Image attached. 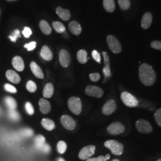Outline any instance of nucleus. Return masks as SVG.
I'll return each mask as SVG.
<instances>
[{
    "instance_id": "obj_48",
    "label": "nucleus",
    "mask_w": 161,
    "mask_h": 161,
    "mask_svg": "<svg viewBox=\"0 0 161 161\" xmlns=\"http://www.w3.org/2000/svg\"><path fill=\"white\" fill-rule=\"evenodd\" d=\"M6 1H17V0H6Z\"/></svg>"
},
{
    "instance_id": "obj_27",
    "label": "nucleus",
    "mask_w": 161,
    "mask_h": 161,
    "mask_svg": "<svg viewBox=\"0 0 161 161\" xmlns=\"http://www.w3.org/2000/svg\"><path fill=\"white\" fill-rule=\"evenodd\" d=\"M4 102L6 106L10 110H15L17 108V103L14 98L12 97H6L4 99Z\"/></svg>"
},
{
    "instance_id": "obj_38",
    "label": "nucleus",
    "mask_w": 161,
    "mask_h": 161,
    "mask_svg": "<svg viewBox=\"0 0 161 161\" xmlns=\"http://www.w3.org/2000/svg\"><path fill=\"white\" fill-rule=\"evenodd\" d=\"M155 119L158 125L161 127V108L156 111L155 114Z\"/></svg>"
},
{
    "instance_id": "obj_3",
    "label": "nucleus",
    "mask_w": 161,
    "mask_h": 161,
    "mask_svg": "<svg viewBox=\"0 0 161 161\" xmlns=\"http://www.w3.org/2000/svg\"><path fill=\"white\" fill-rule=\"evenodd\" d=\"M68 107L70 110L75 115H80L82 111V102L80 98L72 97L68 100Z\"/></svg>"
},
{
    "instance_id": "obj_42",
    "label": "nucleus",
    "mask_w": 161,
    "mask_h": 161,
    "mask_svg": "<svg viewBox=\"0 0 161 161\" xmlns=\"http://www.w3.org/2000/svg\"><path fill=\"white\" fill-rule=\"evenodd\" d=\"M4 88L6 89V91H7L8 92H12V93H16L17 92L16 88L9 84H6V85L4 86Z\"/></svg>"
},
{
    "instance_id": "obj_16",
    "label": "nucleus",
    "mask_w": 161,
    "mask_h": 161,
    "mask_svg": "<svg viewBox=\"0 0 161 161\" xmlns=\"http://www.w3.org/2000/svg\"><path fill=\"white\" fill-rule=\"evenodd\" d=\"M152 20L153 17L152 13L150 12L146 13L142 17L141 22V26L142 28L144 29H149L152 22Z\"/></svg>"
},
{
    "instance_id": "obj_11",
    "label": "nucleus",
    "mask_w": 161,
    "mask_h": 161,
    "mask_svg": "<svg viewBox=\"0 0 161 161\" xmlns=\"http://www.w3.org/2000/svg\"><path fill=\"white\" fill-rule=\"evenodd\" d=\"M102 54L104 58V66L103 69V72L104 75V82H106V80L107 79H109L110 77L112 76L110 68V59L109 57L108 54V53L106 52H102Z\"/></svg>"
},
{
    "instance_id": "obj_23",
    "label": "nucleus",
    "mask_w": 161,
    "mask_h": 161,
    "mask_svg": "<svg viewBox=\"0 0 161 161\" xmlns=\"http://www.w3.org/2000/svg\"><path fill=\"white\" fill-rule=\"evenodd\" d=\"M54 86L52 83H47L43 90V96L46 98L52 97L54 94Z\"/></svg>"
},
{
    "instance_id": "obj_40",
    "label": "nucleus",
    "mask_w": 161,
    "mask_h": 161,
    "mask_svg": "<svg viewBox=\"0 0 161 161\" xmlns=\"http://www.w3.org/2000/svg\"><path fill=\"white\" fill-rule=\"evenodd\" d=\"M150 46L154 49L161 50V41H152L151 42Z\"/></svg>"
},
{
    "instance_id": "obj_17",
    "label": "nucleus",
    "mask_w": 161,
    "mask_h": 161,
    "mask_svg": "<svg viewBox=\"0 0 161 161\" xmlns=\"http://www.w3.org/2000/svg\"><path fill=\"white\" fill-rule=\"evenodd\" d=\"M30 68L33 74L36 78L39 79H43L44 78V75L42 69L35 62H32L30 64Z\"/></svg>"
},
{
    "instance_id": "obj_41",
    "label": "nucleus",
    "mask_w": 161,
    "mask_h": 161,
    "mask_svg": "<svg viewBox=\"0 0 161 161\" xmlns=\"http://www.w3.org/2000/svg\"><path fill=\"white\" fill-rule=\"evenodd\" d=\"M22 34L25 38H28L32 34V30L30 29L29 27H25L22 31Z\"/></svg>"
},
{
    "instance_id": "obj_32",
    "label": "nucleus",
    "mask_w": 161,
    "mask_h": 161,
    "mask_svg": "<svg viewBox=\"0 0 161 161\" xmlns=\"http://www.w3.org/2000/svg\"><path fill=\"white\" fill-rule=\"evenodd\" d=\"M58 152L60 154H64L67 149V144L64 141H60L57 144Z\"/></svg>"
},
{
    "instance_id": "obj_5",
    "label": "nucleus",
    "mask_w": 161,
    "mask_h": 161,
    "mask_svg": "<svg viewBox=\"0 0 161 161\" xmlns=\"http://www.w3.org/2000/svg\"><path fill=\"white\" fill-rule=\"evenodd\" d=\"M106 40L108 45L112 52L115 54H119L121 53L122 51L121 44L115 36L112 35H109L106 38Z\"/></svg>"
},
{
    "instance_id": "obj_9",
    "label": "nucleus",
    "mask_w": 161,
    "mask_h": 161,
    "mask_svg": "<svg viewBox=\"0 0 161 161\" xmlns=\"http://www.w3.org/2000/svg\"><path fill=\"white\" fill-rule=\"evenodd\" d=\"M85 92L86 95L96 98L102 97L104 93L103 90L101 88L94 86H88L86 88Z\"/></svg>"
},
{
    "instance_id": "obj_15",
    "label": "nucleus",
    "mask_w": 161,
    "mask_h": 161,
    "mask_svg": "<svg viewBox=\"0 0 161 161\" xmlns=\"http://www.w3.org/2000/svg\"><path fill=\"white\" fill-rule=\"evenodd\" d=\"M56 12L58 16L64 21H68L71 17V14L69 10L64 9L60 6L56 8Z\"/></svg>"
},
{
    "instance_id": "obj_19",
    "label": "nucleus",
    "mask_w": 161,
    "mask_h": 161,
    "mask_svg": "<svg viewBox=\"0 0 161 161\" xmlns=\"http://www.w3.org/2000/svg\"><path fill=\"white\" fill-rule=\"evenodd\" d=\"M70 32L73 35H79L82 32V28L80 24L77 21L73 20L69 23L68 25Z\"/></svg>"
},
{
    "instance_id": "obj_12",
    "label": "nucleus",
    "mask_w": 161,
    "mask_h": 161,
    "mask_svg": "<svg viewBox=\"0 0 161 161\" xmlns=\"http://www.w3.org/2000/svg\"><path fill=\"white\" fill-rule=\"evenodd\" d=\"M60 121L63 126L68 130H73L76 127V122L74 119L68 115H63L60 118Z\"/></svg>"
},
{
    "instance_id": "obj_34",
    "label": "nucleus",
    "mask_w": 161,
    "mask_h": 161,
    "mask_svg": "<svg viewBox=\"0 0 161 161\" xmlns=\"http://www.w3.org/2000/svg\"><path fill=\"white\" fill-rule=\"evenodd\" d=\"M26 87L28 91L30 92H36L37 89L36 84L32 80H29L26 84Z\"/></svg>"
},
{
    "instance_id": "obj_14",
    "label": "nucleus",
    "mask_w": 161,
    "mask_h": 161,
    "mask_svg": "<svg viewBox=\"0 0 161 161\" xmlns=\"http://www.w3.org/2000/svg\"><path fill=\"white\" fill-rule=\"evenodd\" d=\"M12 65L17 71L22 72L25 69V64L23 58L20 56H14L12 59Z\"/></svg>"
},
{
    "instance_id": "obj_31",
    "label": "nucleus",
    "mask_w": 161,
    "mask_h": 161,
    "mask_svg": "<svg viewBox=\"0 0 161 161\" xmlns=\"http://www.w3.org/2000/svg\"><path fill=\"white\" fill-rule=\"evenodd\" d=\"M8 114V117L12 121H18L20 119V115L15 110H9Z\"/></svg>"
},
{
    "instance_id": "obj_22",
    "label": "nucleus",
    "mask_w": 161,
    "mask_h": 161,
    "mask_svg": "<svg viewBox=\"0 0 161 161\" xmlns=\"http://www.w3.org/2000/svg\"><path fill=\"white\" fill-rule=\"evenodd\" d=\"M39 26L41 31V32L44 34L48 35L52 34V30L49 23H48L45 20H41L40 23H39Z\"/></svg>"
},
{
    "instance_id": "obj_24",
    "label": "nucleus",
    "mask_w": 161,
    "mask_h": 161,
    "mask_svg": "<svg viewBox=\"0 0 161 161\" xmlns=\"http://www.w3.org/2000/svg\"><path fill=\"white\" fill-rule=\"evenodd\" d=\"M41 125L48 131H52L55 128V124L54 121L47 118H44L42 119Z\"/></svg>"
},
{
    "instance_id": "obj_2",
    "label": "nucleus",
    "mask_w": 161,
    "mask_h": 161,
    "mask_svg": "<svg viewBox=\"0 0 161 161\" xmlns=\"http://www.w3.org/2000/svg\"><path fill=\"white\" fill-rule=\"evenodd\" d=\"M104 146L115 155H121L124 152L123 144L115 140H109L105 142Z\"/></svg>"
},
{
    "instance_id": "obj_46",
    "label": "nucleus",
    "mask_w": 161,
    "mask_h": 161,
    "mask_svg": "<svg viewBox=\"0 0 161 161\" xmlns=\"http://www.w3.org/2000/svg\"><path fill=\"white\" fill-rule=\"evenodd\" d=\"M105 158H106V160H109L110 159V155L109 154H107L106 156H105Z\"/></svg>"
},
{
    "instance_id": "obj_51",
    "label": "nucleus",
    "mask_w": 161,
    "mask_h": 161,
    "mask_svg": "<svg viewBox=\"0 0 161 161\" xmlns=\"http://www.w3.org/2000/svg\"><path fill=\"white\" fill-rule=\"evenodd\" d=\"M157 161H161V159H158Z\"/></svg>"
},
{
    "instance_id": "obj_18",
    "label": "nucleus",
    "mask_w": 161,
    "mask_h": 161,
    "mask_svg": "<svg viewBox=\"0 0 161 161\" xmlns=\"http://www.w3.org/2000/svg\"><path fill=\"white\" fill-rule=\"evenodd\" d=\"M6 78H7V80L12 82V83L17 84L19 83H20L21 78L20 77V76L17 74V73L13 70H8L6 72Z\"/></svg>"
},
{
    "instance_id": "obj_50",
    "label": "nucleus",
    "mask_w": 161,
    "mask_h": 161,
    "mask_svg": "<svg viewBox=\"0 0 161 161\" xmlns=\"http://www.w3.org/2000/svg\"><path fill=\"white\" fill-rule=\"evenodd\" d=\"M1 8H0V16H1Z\"/></svg>"
},
{
    "instance_id": "obj_49",
    "label": "nucleus",
    "mask_w": 161,
    "mask_h": 161,
    "mask_svg": "<svg viewBox=\"0 0 161 161\" xmlns=\"http://www.w3.org/2000/svg\"><path fill=\"white\" fill-rule=\"evenodd\" d=\"M112 161H119L118 159H114Z\"/></svg>"
},
{
    "instance_id": "obj_30",
    "label": "nucleus",
    "mask_w": 161,
    "mask_h": 161,
    "mask_svg": "<svg viewBox=\"0 0 161 161\" xmlns=\"http://www.w3.org/2000/svg\"><path fill=\"white\" fill-rule=\"evenodd\" d=\"M119 7L122 10H127L131 6L130 0H118Z\"/></svg>"
},
{
    "instance_id": "obj_33",
    "label": "nucleus",
    "mask_w": 161,
    "mask_h": 161,
    "mask_svg": "<svg viewBox=\"0 0 161 161\" xmlns=\"http://www.w3.org/2000/svg\"><path fill=\"white\" fill-rule=\"evenodd\" d=\"M20 32L19 31V29H15L12 32V34L10 35H9L8 38L10 40L12 41L13 42H16V41H17V39L19 38H20Z\"/></svg>"
},
{
    "instance_id": "obj_4",
    "label": "nucleus",
    "mask_w": 161,
    "mask_h": 161,
    "mask_svg": "<svg viewBox=\"0 0 161 161\" xmlns=\"http://www.w3.org/2000/svg\"><path fill=\"white\" fill-rule=\"evenodd\" d=\"M121 98L124 104L130 108H135L138 105V100L131 93L124 92L121 93Z\"/></svg>"
},
{
    "instance_id": "obj_47",
    "label": "nucleus",
    "mask_w": 161,
    "mask_h": 161,
    "mask_svg": "<svg viewBox=\"0 0 161 161\" xmlns=\"http://www.w3.org/2000/svg\"><path fill=\"white\" fill-rule=\"evenodd\" d=\"M57 161H65L62 158H59Z\"/></svg>"
},
{
    "instance_id": "obj_26",
    "label": "nucleus",
    "mask_w": 161,
    "mask_h": 161,
    "mask_svg": "<svg viewBox=\"0 0 161 161\" xmlns=\"http://www.w3.org/2000/svg\"><path fill=\"white\" fill-rule=\"evenodd\" d=\"M76 58L78 61L81 64H86L88 61V57H87V52L85 50H79L77 54Z\"/></svg>"
},
{
    "instance_id": "obj_29",
    "label": "nucleus",
    "mask_w": 161,
    "mask_h": 161,
    "mask_svg": "<svg viewBox=\"0 0 161 161\" xmlns=\"http://www.w3.org/2000/svg\"><path fill=\"white\" fill-rule=\"evenodd\" d=\"M35 144L38 149H41L46 144V138L42 135H38L35 138Z\"/></svg>"
},
{
    "instance_id": "obj_37",
    "label": "nucleus",
    "mask_w": 161,
    "mask_h": 161,
    "mask_svg": "<svg viewBox=\"0 0 161 161\" xmlns=\"http://www.w3.org/2000/svg\"><path fill=\"white\" fill-rule=\"evenodd\" d=\"M36 42L35 41L31 42H29L28 44H25V46H24V47L25 48H26L27 50L29 51V52L33 51L35 48H36Z\"/></svg>"
},
{
    "instance_id": "obj_21",
    "label": "nucleus",
    "mask_w": 161,
    "mask_h": 161,
    "mask_svg": "<svg viewBox=\"0 0 161 161\" xmlns=\"http://www.w3.org/2000/svg\"><path fill=\"white\" fill-rule=\"evenodd\" d=\"M40 55L41 58L46 61H50L53 58L52 51L47 46H42L41 50Z\"/></svg>"
},
{
    "instance_id": "obj_8",
    "label": "nucleus",
    "mask_w": 161,
    "mask_h": 161,
    "mask_svg": "<svg viewBox=\"0 0 161 161\" xmlns=\"http://www.w3.org/2000/svg\"><path fill=\"white\" fill-rule=\"evenodd\" d=\"M108 131L111 135H118L125 131V127L121 122H115L108 127Z\"/></svg>"
},
{
    "instance_id": "obj_44",
    "label": "nucleus",
    "mask_w": 161,
    "mask_h": 161,
    "mask_svg": "<svg viewBox=\"0 0 161 161\" xmlns=\"http://www.w3.org/2000/svg\"><path fill=\"white\" fill-rule=\"evenodd\" d=\"M86 161H107L105 156H99L97 158H89L86 159Z\"/></svg>"
},
{
    "instance_id": "obj_1",
    "label": "nucleus",
    "mask_w": 161,
    "mask_h": 161,
    "mask_svg": "<svg viewBox=\"0 0 161 161\" xmlns=\"http://www.w3.org/2000/svg\"><path fill=\"white\" fill-rule=\"evenodd\" d=\"M139 78L144 86H151L155 82L156 74L150 65L144 63L139 67Z\"/></svg>"
},
{
    "instance_id": "obj_45",
    "label": "nucleus",
    "mask_w": 161,
    "mask_h": 161,
    "mask_svg": "<svg viewBox=\"0 0 161 161\" xmlns=\"http://www.w3.org/2000/svg\"><path fill=\"white\" fill-rule=\"evenodd\" d=\"M41 151L45 153H48L51 151V147L48 144H45L41 149Z\"/></svg>"
},
{
    "instance_id": "obj_36",
    "label": "nucleus",
    "mask_w": 161,
    "mask_h": 161,
    "mask_svg": "<svg viewBox=\"0 0 161 161\" xmlns=\"http://www.w3.org/2000/svg\"><path fill=\"white\" fill-rule=\"evenodd\" d=\"M21 134L25 137H32L34 135V131L31 128H24L21 131Z\"/></svg>"
},
{
    "instance_id": "obj_20",
    "label": "nucleus",
    "mask_w": 161,
    "mask_h": 161,
    "mask_svg": "<svg viewBox=\"0 0 161 161\" xmlns=\"http://www.w3.org/2000/svg\"><path fill=\"white\" fill-rule=\"evenodd\" d=\"M39 106L41 112L43 114H47L51 110L50 103L44 98H41L40 100Z\"/></svg>"
},
{
    "instance_id": "obj_39",
    "label": "nucleus",
    "mask_w": 161,
    "mask_h": 161,
    "mask_svg": "<svg viewBox=\"0 0 161 161\" xmlns=\"http://www.w3.org/2000/svg\"><path fill=\"white\" fill-rule=\"evenodd\" d=\"M92 57L93 58V59L98 64H100L101 63V57H100V55L99 54V53L97 51V50H93L92 53Z\"/></svg>"
},
{
    "instance_id": "obj_25",
    "label": "nucleus",
    "mask_w": 161,
    "mask_h": 161,
    "mask_svg": "<svg viewBox=\"0 0 161 161\" xmlns=\"http://www.w3.org/2000/svg\"><path fill=\"white\" fill-rule=\"evenodd\" d=\"M104 8L108 12L112 13L115 10V3L114 0H103Z\"/></svg>"
},
{
    "instance_id": "obj_35",
    "label": "nucleus",
    "mask_w": 161,
    "mask_h": 161,
    "mask_svg": "<svg viewBox=\"0 0 161 161\" xmlns=\"http://www.w3.org/2000/svg\"><path fill=\"white\" fill-rule=\"evenodd\" d=\"M25 109L26 112L28 113V114L29 115H34V108L32 106V104L31 103H30L29 102H26L25 104Z\"/></svg>"
},
{
    "instance_id": "obj_43",
    "label": "nucleus",
    "mask_w": 161,
    "mask_h": 161,
    "mask_svg": "<svg viewBox=\"0 0 161 161\" xmlns=\"http://www.w3.org/2000/svg\"><path fill=\"white\" fill-rule=\"evenodd\" d=\"M89 77L92 82H97L100 79V75L98 73H92L90 74Z\"/></svg>"
},
{
    "instance_id": "obj_7",
    "label": "nucleus",
    "mask_w": 161,
    "mask_h": 161,
    "mask_svg": "<svg viewBox=\"0 0 161 161\" xmlns=\"http://www.w3.org/2000/svg\"><path fill=\"white\" fill-rule=\"evenodd\" d=\"M136 126L139 132L149 134L152 132L153 128L149 122L144 119H139L136 122Z\"/></svg>"
},
{
    "instance_id": "obj_6",
    "label": "nucleus",
    "mask_w": 161,
    "mask_h": 161,
    "mask_svg": "<svg viewBox=\"0 0 161 161\" xmlns=\"http://www.w3.org/2000/svg\"><path fill=\"white\" fill-rule=\"evenodd\" d=\"M96 147L93 145H89L80 150L78 157L81 160H86L92 157L95 153Z\"/></svg>"
},
{
    "instance_id": "obj_10",
    "label": "nucleus",
    "mask_w": 161,
    "mask_h": 161,
    "mask_svg": "<svg viewBox=\"0 0 161 161\" xmlns=\"http://www.w3.org/2000/svg\"><path fill=\"white\" fill-rule=\"evenodd\" d=\"M58 60L63 68H67L70 63V56L69 52L64 49H62L58 53Z\"/></svg>"
},
{
    "instance_id": "obj_13",
    "label": "nucleus",
    "mask_w": 161,
    "mask_h": 161,
    "mask_svg": "<svg viewBox=\"0 0 161 161\" xmlns=\"http://www.w3.org/2000/svg\"><path fill=\"white\" fill-rule=\"evenodd\" d=\"M116 109V103L114 100H109L104 104L102 112L104 115H110Z\"/></svg>"
},
{
    "instance_id": "obj_28",
    "label": "nucleus",
    "mask_w": 161,
    "mask_h": 161,
    "mask_svg": "<svg viewBox=\"0 0 161 161\" xmlns=\"http://www.w3.org/2000/svg\"><path fill=\"white\" fill-rule=\"evenodd\" d=\"M52 26L54 29L59 34H63L66 31V27L64 24L58 21H55L52 23Z\"/></svg>"
}]
</instances>
